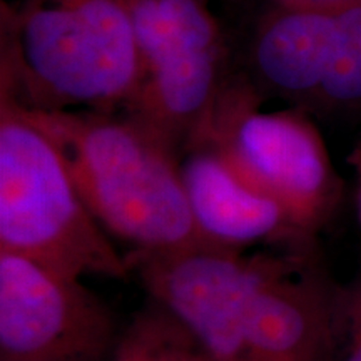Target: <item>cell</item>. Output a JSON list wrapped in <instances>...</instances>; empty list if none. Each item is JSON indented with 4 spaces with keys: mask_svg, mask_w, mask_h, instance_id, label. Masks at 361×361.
<instances>
[{
    "mask_svg": "<svg viewBox=\"0 0 361 361\" xmlns=\"http://www.w3.org/2000/svg\"><path fill=\"white\" fill-rule=\"evenodd\" d=\"M130 4L2 2L0 89L34 111H121L141 82Z\"/></svg>",
    "mask_w": 361,
    "mask_h": 361,
    "instance_id": "6da1fadb",
    "label": "cell"
},
{
    "mask_svg": "<svg viewBox=\"0 0 361 361\" xmlns=\"http://www.w3.org/2000/svg\"><path fill=\"white\" fill-rule=\"evenodd\" d=\"M24 109L57 147L107 234L133 250L211 243L192 218L180 157L141 124L119 111Z\"/></svg>",
    "mask_w": 361,
    "mask_h": 361,
    "instance_id": "7a4b0ae2",
    "label": "cell"
},
{
    "mask_svg": "<svg viewBox=\"0 0 361 361\" xmlns=\"http://www.w3.org/2000/svg\"><path fill=\"white\" fill-rule=\"evenodd\" d=\"M0 251L78 279L130 276L126 256L89 211L57 147L4 89Z\"/></svg>",
    "mask_w": 361,
    "mask_h": 361,
    "instance_id": "3957f363",
    "label": "cell"
},
{
    "mask_svg": "<svg viewBox=\"0 0 361 361\" xmlns=\"http://www.w3.org/2000/svg\"><path fill=\"white\" fill-rule=\"evenodd\" d=\"M263 97L250 79H229L204 142H213L316 241L340 206L343 180L306 109L263 111Z\"/></svg>",
    "mask_w": 361,
    "mask_h": 361,
    "instance_id": "277c9868",
    "label": "cell"
},
{
    "mask_svg": "<svg viewBox=\"0 0 361 361\" xmlns=\"http://www.w3.org/2000/svg\"><path fill=\"white\" fill-rule=\"evenodd\" d=\"M313 251L256 252L200 243L133 250L126 261L156 305L169 311L214 361H250L246 311L252 295L279 271Z\"/></svg>",
    "mask_w": 361,
    "mask_h": 361,
    "instance_id": "5b68a950",
    "label": "cell"
},
{
    "mask_svg": "<svg viewBox=\"0 0 361 361\" xmlns=\"http://www.w3.org/2000/svg\"><path fill=\"white\" fill-rule=\"evenodd\" d=\"M114 331L80 279L0 251V361H99Z\"/></svg>",
    "mask_w": 361,
    "mask_h": 361,
    "instance_id": "8992f818",
    "label": "cell"
},
{
    "mask_svg": "<svg viewBox=\"0 0 361 361\" xmlns=\"http://www.w3.org/2000/svg\"><path fill=\"white\" fill-rule=\"evenodd\" d=\"M308 252L261 284L246 311L250 361H336L340 290Z\"/></svg>",
    "mask_w": 361,
    "mask_h": 361,
    "instance_id": "52a82bcc",
    "label": "cell"
},
{
    "mask_svg": "<svg viewBox=\"0 0 361 361\" xmlns=\"http://www.w3.org/2000/svg\"><path fill=\"white\" fill-rule=\"evenodd\" d=\"M180 178L192 218L216 245L245 250L283 243L291 251H313L310 239L279 202L246 179L213 142L180 156Z\"/></svg>",
    "mask_w": 361,
    "mask_h": 361,
    "instance_id": "ba28073f",
    "label": "cell"
},
{
    "mask_svg": "<svg viewBox=\"0 0 361 361\" xmlns=\"http://www.w3.org/2000/svg\"><path fill=\"white\" fill-rule=\"evenodd\" d=\"M229 79L224 42L174 49L144 67L134 96L119 112L180 157L206 141Z\"/></svg>",
    "mask_w": 361,
    "mask_h": 361,
    "instance_id": "9c48e42d",
    "label": "cell"
},
{
    "mask_svg": "<svg viewBox=\"0 0 361 361\" xmlns=\"http://www.w3.org/2000/svg\"><path fill=\"white\" fill-rule=\"evenodd\" d=\"M335 29V12L269 4L252 34L251 84L261 96L303 109L313 106L326 78Z\"/></svg>",
    "mask_w": 361,
    "mask_h": 361,
    "instance_id": "30bf717a",
    "label": "cell"
},
{
    "mask_svg": "<svg viewBox=\"0 0 361 361\" xmlns=\"http://www.w3.org/2000/svg\"><path fill=\"white\" fill-rule=\"evenodd\" d=\"M112 361H214L188 328L154 305L142 310L117 343Z\"/></svg>",
    "mask_w": 361,
    "mask_h": 361,
    "instance_id": "8fae6325",
    "label": "cell"
},
{
    "mask_svg": "<svg viewBox=\"0 0 361 361\" xmlns=\"http://www.w3.org/2000/svg\"><path fill=\"white\" fill-rule=\"evenodd\" d=\"M336 29L326 78L313 106L324 112L361 107V0L335 12Z\"/></svg>",
    "mask_w": 361,
    "mask_h": 361,
    "instance_id": "7c38bea8",
    "label": "cell"
},
{
    "mask_svg": "<svg viewBox=\"0 0 361 361\" xmlns=\"http://www.w3.org/2000/svg\"><path fill=\"white\" fill-rule=\"evenodd\" d=\"M340 333L345 348L336 361H361V269L350 286L340 290Z\"/></svg>",
    "mask_w": 361,
    "mask_h": 361,
    "instance_id": "4fadbf2b",
    "label": "cell"
},
{
    "mask_svg": "<svg viewBox=\"0 0 361 361\" xmlns=\"http://www.w3.org/2000/svg\"><path fill=\"white\" fill-rule=\"evenodd\" d=\"M348 162L353 168L356 174V183H358V213H360V223H361V142L353 149L348 157Z\"/></svg>",
    "mask_w": 361,
    "mask_h": 361,
    "instance_id": "5bb4252c",
    "label": "cell"
}]
</instances>
